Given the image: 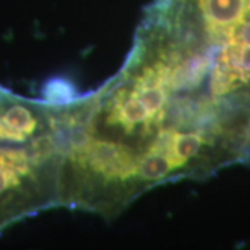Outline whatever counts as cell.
<instances>
[{
  "instance_id": "6da1fadb",
  "label": "cell",
  "mask_w": 250,
  "mask_h": 250,
  "mask_svg": "<svg viewBox=\"0 0 250 250\" xmlns=\"http://www.w3.org/2000/svg\"><path fill=\"white\" fill-rule=\"evenodd\" d=\"M68 138L65 102L27 99L0 86V232L64 205Z\"/></svg>"
}]
</instances>
